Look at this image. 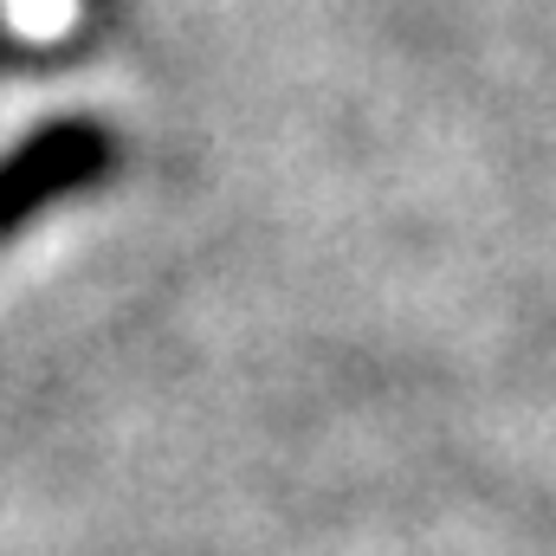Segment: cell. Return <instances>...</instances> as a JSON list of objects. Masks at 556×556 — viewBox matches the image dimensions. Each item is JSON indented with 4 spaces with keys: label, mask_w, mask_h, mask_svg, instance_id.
<instances>
[{
    "label": "cell",
    "mask_w": 556,
    "mask_h": 556,
    "mask_svg": "<svg viewBox=\"0 0 556 556\" xmlns=\"http://www.w3.org/2000/svg\"><path fill=\"white\" fill-rule=\"evenodd\" d=\"M111 162H117V142L98 117H52L13 149H0V240L26 233L52 201L98 188Z\"/></svg>",
    "instance_id": "obj_1"
}]
</instances>
